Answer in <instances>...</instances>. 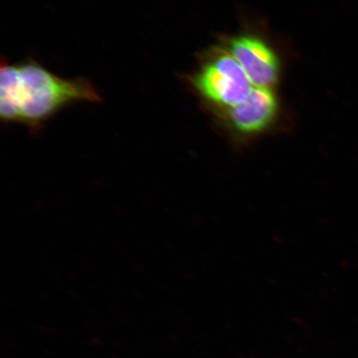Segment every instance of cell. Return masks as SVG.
<instances>
[{"label":"cell","mask_w":358,"mask_h":358,"mask_svg":"<svg viewBox=\"0 0 358 358\" xmlns=\"http://www.w3.org/2000/svg\"><path fill=\"white\" fill-rule=\"evenodd\" d=\"M0 69L2 122L24 124L33 131L66 107L102 101L87 78L58 77L34 59L12 64L2 58Z\"/></svg>","instance_id":"6da1fadb"},{"label":"cell","mask_w":358,"mask_h":358,"mask_svg":"<svg viewBox=\"0 0 358 358\" xmlns=\"http://www.w3.org/2000/svg\"><path fill=\"white\" fill-rule=\"evenodd\" d=\"M278 101L271 88L255 87L249 96L224 115V129L236 147L249 144L274 127Z\"/></svg>","instance_id":"3957f363"},{"label":"cell","mask_w":358,"mask_h":358,"mask_svg":"<svg viewBox=\"0 0 358 358\" xmlns=\"http://www.w3.org/2000/svg\"><path fill=\"white\" fill-rule=\"evenodd\" d=\"M228 52L258 88H271L278 80V57L264 40L254 35H239L228 43Z\"/></svg>","instance_id":"277c9868"},{"label":"cell","mask_w":358,"mask_h":358,"mask_svg":"<svg viewBox=\"0 0 358 358\" xmlns=\"http://www.w3.org/2000/svg\"><path fill=\"white\" fill-rule=\"evenodd\" d=\"M196 91L213 105L229 109L248 98L254 87L229 52L217 53L190 79Z\"/></svg>","instance_id":"7a4b0ae2"}]
</instances>
